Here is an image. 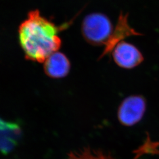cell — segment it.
Masks as SVG:
<instances>
[{
    "instance_id": "cell-1",
    "label": "cell",
    "mask_w": 159,
    "mask_h": 159,
    "mask_svg": "<svg viewBox=\"0 0 159 159\" xmlns=\"http://www.w3.org/2000/svg\"><path fill=\"white\" fill-rule=\"evenodd\" d=\"M66 25L58 27L43 17L39 10L30 12L18 29L19 41L27 60L44 63L61 46L58 33Z\"/></svg>"
},
{
    "instance_id": "cell-2",
    "label": "cell",
    "mask_w": 159,
    "mask_h": 159,
    "mask_svg": "<svg viewBox=\"0 0 159 159\" xmlns=\"http://www.w3.org/2000/svg\"><path fill=\"white\" fill-rule=\"evenodd\" d=\"M81 30L85 40L93 46H106L113 33L110 20L100 13H93L86 16Z\"/></svg>"
},
{
    "instance_id": "cell-3",
    "label": "cell",
    "mask_w": 159,
    "mask_h": 159,
    "mask_svg": "<svg viewBox=\"0 0 159 159\" xmlns=\"http://www.w3.org/2000/svg\"><path fill=\"white\" fill-rule=\"evenodd\" d=\"M146 110L144 99L140 96L126 98L118 109V119L123 125H134L142 119Z\"/></svg>"
},
{
    "instance_id": "cell-4",
    "label": "cell",
    "mask_w": 159,
    "mask_h": 159,
    "mask_svg": "<svg viewBox=\"0 0 159 159\" xmlns=\"http://www.w3.org/2000/svg\"><path fill=\"white\" fill-rule=\"evenodd\" d=\"M114 62L120 67L133 68L142 62L143 57L135 46L125 41L118 43L113 50Z\"/></svg>"
},
{
    "instance_id": "cell-5",
    "label": "cell",
    "mask_w": 159,
    "mask_h": 159,
    "mask_svg": "<svg viewBox=\"0 0 159 159\" xmlns=\"http://www.w3.org/2000/svg\"><path fill=\"white\" fill-rule=\"evenodd\" d=\"M1 151L3 154L11 152L21 139L23 130L20 125L16 121L0 120Z\"/></svg>"
},
{
    "instance_id": "cell-6",
    "label": "cell",
    "mask_w": 159,
    "mask_h": 159,
    "mask_svg": "<svg viewBox=\"0 0 159 159\" xmlns=\"http://www.w3.org/2000/svg\"><path fill=\"white\" fill-rule=\"evenodd\" d=\"M71 68L67 57L61 52L52 54L44 62V71L46 75L52 79H61L68 75Z\"/></svg>"
},
{
    "instance_id": "cell-7",
    "label": "cell",
    "mask_w": 159,
    "mask_h": 159,
    "mask_svg": "<svg viewBox=\"0 0 159 159\" xmlns=\"http://www.w3.org/2000/svg\"><path fill=\"white\" fill-rule=\"evenodd\" d=\"M127 18V16H124L123 14L120 16L117 25L114 29L108 43L106 46L105 50L102 54L101 57L104 56L110 51H113L115 46L126 37L138 34L134 30L130 28L128 24Z\"/></svg>"
},
{
    "instance_id": "cell-8",
    "label": "cell",
    "mask_w": 159,
    "mask_h": 159,
    "mask_svg": "<svg viewBox=\"0 0 159 159\" xmlns=\"http://www.w3.org/2000/svg\"><path fill=\"white\" fill-rule=\"evenodd\" d=\"M67 159H114L110 155L98 150L85 148L79 151L71 152Z\"/></svg>"
}]
</instances>
